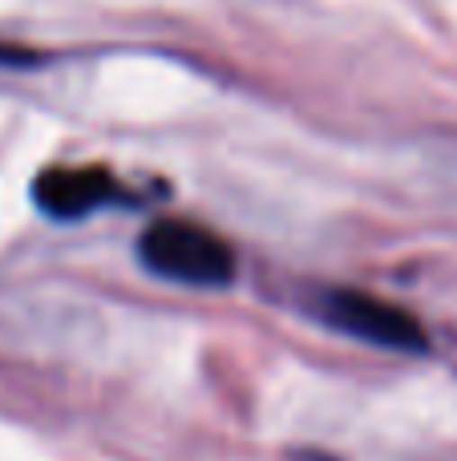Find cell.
<instances>
[{
  "label": "cell",
  "mask_w": 457,
  "mask_h": 461,
  "mask_svg": "<svg viewBox=\"0 0 457 461\" xmlns=\"http://www.w3.org/2000/svg\"><path fill=\"white\" fill-rule=\"evenodd\" d=\"M138 259L146 271L186 287H227L235 279V255L215 230L183 219H162L142 230Z\"/></svg>",
  "instance_id": "1"
},
{
  "label": "cell",
  "mask_w": 457,
  "mask_h": 461,
  "mask_svg": "<svg viewBox=\"0 0 457 461\" xmlns=\"http://www.w3.org/2000/svg\"><path fill=\"white\" fill-rule=\"evenodd\" d=\"M320 320L332 324L336 332L356 336L364 344H381V348L397 352H426V328L413 312L385 303L369 292H353V287H336V292L320 295Z\"/></svg>",
  "instance_id": "2"
},
{
  "label": "cell",
  "mask_w": 457,
  "mask_h": 461,
  "mask_svg": "<svg viewBox=\"0 0 457 461\" xmlns=\"http://www.w3.org/2000/svg\"><path fill=\"white\" fill-rule=\"evenodd\" d=\"M113 178L110 170L102 167H57V170H45V175L32 183V199L45 215L53 219H85L89 211L105 207L113 199Z\"/></svg>",
  "instance_id": "3"
}]
</instances>
